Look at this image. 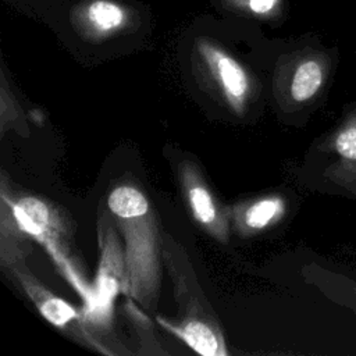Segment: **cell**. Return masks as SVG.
<instances>
[{
  "mask_svg": "<svg viewBox=\"0 0 356 356\" xmlns=\"http://www.w3.org/2000/svg\"><path fill=\"white\" fill-rule=\"evenodd\" d=\"M107 204L125 236L127 289L150 307L160 286L156 216L147 197L131 185L114 188Z\"/></svg>",
  "mask_w": 356,
  "mask_h": 356,
  "instance_id": "obj_1",
  "label": "cell"
},
{
  "mask_svg": "<svg viewBox=\"0 0 356 356\" xmlns=\"http://www.w3.org/2000/svg\"><path fill=\"white\" fill-rule=\"evenodd\" d=\"M196 50L206 74L228 106L236 113H243L250 90V81L245 68L227 51L209 40H197Z\"/></svg>",
  "mask_w": 356,
  "mask_h": 356,
  "instance_id": "obj_2",
  "label": "cell"
},
{
  "mask_svg": "<svg viewBox=\"0 0 356 356\" xmlns=\"http://www.w3.org/2000/svg\"><path fill=\"white\" fill-rule=\"evenodd\" d=\"M71 22L82 36L102 40L127 28L131 11L114 0H86L72 8Z\"/></svg>",
  "mask_w": 356,
  "mask_h": 356,
  "instance_id": "obj_3",
  "label": "cell"
},
{
  "mask_svg": "<svg viewBox=\"0 0 356 356\" xmlns=\"http://www.w3.org/2000/svg\"><path fill=\"white\" fill-rule=\"evenodd\" d=\"M181 182L186 203L193 218L217 241H228V222L214 196L204 184L200 172L192 163H186L181 171Z\"/></svg>",
  "mask_w": 356,
  "mask_h": 356,
  "instance_id": "obj_4",
  "label": "cell"
},
{
  "mask_svg": "<svg viewBox=\"0 0 356 356\" xmlns=\"http://www.w3.org/2000/svg\"><path fill=\"white\" fill-rule=\"evenodd\" d=\"M330 150L335 156L330 177L356 199V110L348 113L330 138Z\"/></svg>",
  "mask_w": 356,
  "mask_h": 356,
  "instance_id": "obj_5",
  "label": "cell"
},
{
  "mask_svg": "<svg viewBox=\"0 0 356 356\" xmlns=\"http://www.w3.org/2000/svg\"><path fill=\"white\" fill-rule=\"evenodd\" d=\"M160 324L168 328L172 334L181 338L189 348L195 352L204 356H218L227 355V349L224 346V341L216 327L204 320L191 317L179 324H171L161 317L157 318Z\"/></svg>",
  "mask_w": 356,
  "mask_h": 356,
  "instance_id": "obj_6",
  "label": "cell"
},
{
  "mask_svg": "<svg viewBox=\"0 0 356 356\" xmlns=\"http://www.w3.org/2000/svg\"><path fill=\"white\" fill-rule=\"evenodd\" d=\"M10 206L22 232L49 241L57 221L46 203L36 197H22L17 203L10 202Z\"/></svg>",
  "mask_w": 356,
  "mask_h": 356,
  "instance_id": "obj_7",
  "label": "cell"
},
{
  "mask_svg": "<svg viewBox=\"0 0 356 356\" xmlns=\"http://www.w3.org/2000/svg\"><path fill=\"white\" fill-rule=\"evenodd\" d=\"M327 76V63L317 56L302 58L292 74L289 92L296 103L312 100L323 88Z\"/></svg>",
  "mask_w": 356,
  "mask_h": 356,
  "instance_id": "obj_8",
  "label": "cell"
},
{
  "mask_svg": "<svg viewBox=\"0 0 356 356\" xmlns=\"http://www.w3.org/2000/svg\"><path fill=\"white\" fill-rule=\"evenodd\" d=\"M26 277H21V282L24 284L26 292L29 296L35 300L36 306L39 307L42 316L50 321L51 324L57 327H65L70 321L75 320L78 317V313L75 309L64 302L63 299L51 295L47 291H43L39 285H36L33 281L25 280Z\"/></svg>",
  "mask_w": 356,
  "mask_h": 356,
  "instance_id": "obj_9",
  "label": "cell"
},
{
  "mask_svg": "<svg viewBox=\"0 0 356 356\" xmlns=\"http://www.w3.org/2000/svg\"><path fill=\"white\" fill-rule=\"evenodd\" d=\"M285 211V203L281 197H263L249 204L241 214V224L246 231H261L277 222Z\"/></svg>",
  "mask_w": 356,
  "mask_h": 356,
  "instance_id": "obj_10",
  "label": "cell"
},
{
  "mask_svg": "<svg viewBox=\"0 0 356 356\" xmlns=\"http://www.w3.org/2000/svg\"><path fill=\"white\" fill-rule=\"evenodd\" d=\"M232 7L257 17H271L280 10L281 0H227Z\"/></svg>",
  "mask_w": 356,
  "mask_h": 356,
  "instance_id": "obj_11",
  "label": "cell"
}]
</instances>
